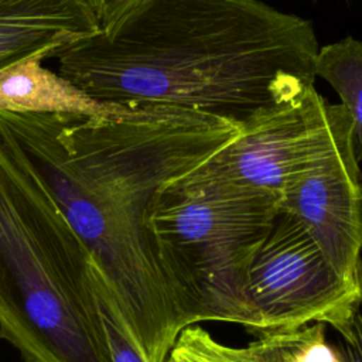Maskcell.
<instances>
[{
    "label": "cell",
    "mask_w": 362,
    "mask_h": 362,
    "mask_svg": "<svg viewBox=\"0 0 362 362\" xmlns=\"http://www.w3.org/2000/svg\"><path fill=\"white\" fill-rule=\"evenodd\" d=\"M240 129L191 110L119 116L0 112V140L31 170L88 249L133 344L161 362L187 327L148 211L156 194Z\"/></svg>",
    "instance_id": "6da1fadb"
},
{
    "label": "cell",
    "mask_w": 362,
    "mask_h": 362,
    "mask_svg": "<svg viewBox=\"0 0 362 362\" xmlns=\"http://www.w3.org/2000/svg\"><path fill=\"white\" fill-rule=\"evenodd\" d=\"M318 48L310 21L262 0H141L55 58L59 75L100 102L240 129L314 86Z\"/></svg>",
    "instance_id": "7a4b0ae2"
},
{
    "label": "cell",
    "mask_w": 362,
    "mask_h": 362,
    "mask_svg": "<svg viewBox=\"0 0 362 362\" xmlns=\"http://www.w3.org/2000/svg\"><path fill=\"white\" fill-rule=\"evenodd\" d=\"M98 288L88 249L0 140V338L24 362H112Z\"/></svg>",
    "instance_id": "3957f363"
},
{
    "label": "cell",
    "mask_w": 362,
    "mask_h": 362,
    "mask_svg": "<svg viewBox=\"0 0 362 362\" xmlns=\"http://www.w3.org/2000/svg\"><path fill=\"white\" fill-rule=\"evenodd\" d=\"M279 212L272 194L189 171L161 187L148 226L187 327L225 321L250 332L247 273Z\"/></svg>",
    "instance_id": "277c9868"
},
{
    "label": "cell",
    "mask_w": 362,
    "mask_h": 362,
    "mask_svg": "<svg viewBox=\"0 0 362 362\" xmlns=\"http://www.w3.org/2000/svg\"><path fill=\"white\" fill-rule=\"evenodd\" d=\"M246 298L256 337L310 324L342 335L359 313L362 287L341 277L304 228L279 212L250 264Z\"/></svg>",
    "instance_id": "5b68a950"
},
{
    "label": "cell",
    "mask_w": 362,
    "mask_h": 362,
    "mask_svg": "<svg viewBox=\"0 0 362 362\" xmlns=\"http://www.w3.org/2000/svg\"><path fill=\"white\" fill-rule=\"evenodd\" d=\"M351 122L344 105L328 103L311 86L240 127L189 173L280 199L293 180L331 151Z\"/></svg>",
    "instance_id": "8992f818"
},
{
    "label": "cell",
    "mask_w": 362,
    "mask_h": 362,
    "mask_svg": "<svg viewBox=\"0 0 362 362\" xmlns=\"http://www.w3.org/2000/svg\"><path fill=\"white\" fill-rule=\"evenodd\" d=\"M352 122L331 151L293 180L280 197V212L294 218L329 264L362 287V188Z\"/></svg>",
    "instance_id": "52a82bcc"
},
{
    "label": "cell",
    "mask_w": 362,
    "mask_h": 362,
    "mask_svg": "<svg viewBox=\"0 0 362 362\" xmlns=\"http://www.w3.org/2000/svg\"><path fill=\"white\" fill-rule=\"evenodd\" d=\"M100 31L88 0H0V69Z\"/></svg>",
    "instance_id": "ba28073f"
},
{
    "label": "cell",
    "mask_w": 362,
    "mask_h": 362,
    "mask_svg": "<svg viewBox=\"0 0 362 362\" xmlns=\"http://www.w3.org/2000/svg\"><path fill=\"white\" fill-rule=\"evenodd\" d=\"M58 52L57 47H45L0 69V112L119 116L133 109L100 102L58 72L44 68L42 61Z\"/></svg>",
    "instance_id": "9c48e42d"
},
{
    "label": "cell",
    "mask_w": 362,
    "mask_h": 362,
    "mask_svg": "<svg viewBox=\"0 0 362 362\" xmlns=\"http://www.w3.org/2000/svg\"><path fill=\"white\" fill-rule=\"evenodd\" d=\"M164 362H339L325 339L324 324L257 335L245 346L216 341L201 327H185Z\"/></svg>",
    "instance_id": "30bf717a"
},
{
    "label": "cell",
    "mask_w": 362,
    "mask_h": 362,
    "mask_svg": "<svg viewBox=\"0 0 362 362\" xmlns=\"http://www.w3.org/2000/svg\"><path fill=\"white\" fill-rule=\"evenodd\" d=\"M314 74L325 79L339 95L354 124V148L362 161V41L345 37L318 48Z\"/></svg>",
    "instance_id": "8fae6325"
},
{
    "label": "cell",
    "mask_w": 362,
    "mask_h": 362,
    "mask_svg": "<svg viewBox=\"0 0 362 362\" xmlns=\"http://www.w3.org/2000/svg\"><path fill=\"white\" fill-rule=\"evenodd\" d=\"M98 296L100 300V310L103 314V322L110 348L112 362H146L144 358L140 355L139 349L136 348V345L133 344L119 314L113 308L100 279Z\"/></svg>",
    "instance_id": "7c38bea8"
},
{
    "label": "cell",
    "mask_w": 362,
    "mask_h": 362,
    "mask_svg": "<svg viewBox=\"0 0 362 362\" xmlns=\"http://www.w3.org/2000/svg\"><path fill=\"white\" fill-rule=\"evenodd\" d=\"M141 0H88L100 30L113 27Z\"/></svg>",
    "instance_id": "4fadbf2b"
},
{
    "label": "cell",
    "mask_w": 362,
    "mask_h": 362,
    "mask_svg": "<svg viewBox=\"0 0 362 362\" xmlns=\"http://www.w3.org/2000/svg\"><path fill=\"white\" fill-rule=\"evenodd\" d=\"M341 337L337 354L339 362H362V313L359 311L348 331Z\"/></svg>",
    "instance_id": "5bb4252c"
},
{
    "label": "cell",
    "mask_w": 362,
    "mask_h": 362,
    "mask_svg": "<svg viewBox=\"0 0 362 362\" xmlns=\"http://www.w3.org/2000/svg\"><path fill=\"white\" fill-rule=\"evenodd\" d=\"M359 182H361V188H362V171H361V175H359Z\"/></svg>",
    "instance_id": "9a60e30c"
}]
</instances>
